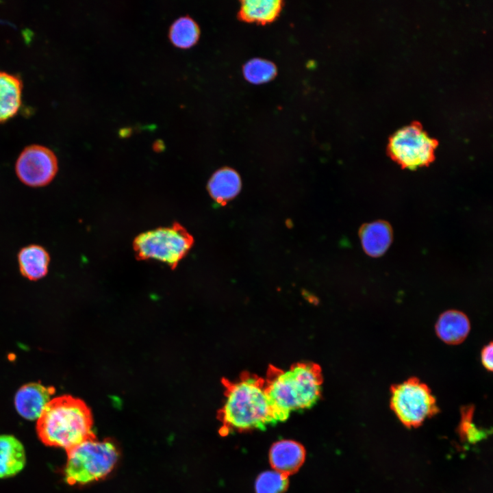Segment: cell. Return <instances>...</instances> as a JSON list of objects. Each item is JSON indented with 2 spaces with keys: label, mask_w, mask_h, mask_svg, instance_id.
<instances>
[{
  "label": "cell",
  "mask_w": 493,
  "mask_h": 493,
  "mask_svg": "<svg viewBox=\"0 0 493 493\" xmlns=\"http://www.w3.org/2000/svg\"><path fill=\"white\" fill-rule=\"evenodd\" d=\"M118 456L112 441L90 438L67 451L65 480L71 485H84L103 479L114 469Z\"/></svg>",
  "instance_id": "cell-4"
},
{
  "label": "cell",
  "mask_w": 493,
  "mask_h": 493,
  "mask_svg": "<svg viewBox=\"0 0 493 493\" xmlns=\"http://www.w3.org/2000/svg\"><path fill=\"white\" fill-rule=\"evenodd\" d=\"M438 142L416 123L404 126L390 138V157L402 168L416 170L427 166L435 158Z\"/></svg>",
  "instance_id": "cell-7"
},
{
  "label": "cell",
  "mask_w": 493,
  "mask_h": 493,
  "mask_svg": "<svg viewBox=\"0 0 493 493\" xmlns=\"http://www.w3.org/2000/svg\"><path fill=\"white\" fill-rule=\"evenodd\" d=\"M92 425L91 411L82 400L62 395L47 404L38 419L36 431L45 444L67 452L94 437Z\"/></svg>",
  "instance_id": "cell-1"
},
{
  "label": "cell",
  "mask_w": 493,
  "mask_h": 493,
  "mask_svg": "<svg viewBox=\"0 0 493 493\" xmlns=\"http://www.w3.org/2000/svg\"><path fill=\"white\" fill-rule=\"evenodd\" d=\"M438 337L447 344H461L470 331L468 317L462 312L450 309L441 314L435 323Z\"/></svg>",
  "instance_id": "cell-11"
},
{
  "label": "cell",
  "mask_w": 493,
  "mask_h": 493,
  "mask_svg": "<svg viewBox=\"0 0 493 493\" xmlns=\"http://www.w3.org/2000/svg\"><path fill=\"white\" fill-rule=\"evenodd\" d=\"M288 483V475L275 470L265 471L255 481V493H283Z\"/></svg>",
  "instance_id": "cell-20"
},
{
  "label": "cell",
  "mask_w": 493,
  "mask_h": 493,
  "mask_svg": "<svg viewBox=\"0 0 493 493\" xmlns=\"http://www.w3.org/2000/svg\"><path fill=\"white\" fill-rule=\"evenodd\" d=\"M322 383L320 370L312 363H299L286 370L273 368L265 384L277 421L314 405L320 396Z\"/></svg>",
  "instance_id": "cell-2"
},
{
  "label": "cell",
  "mask_w": 493,
  "mask_h": 493,
  "mask_svg": "<svg viewBox=\"0 0 493 493\" xmlns=\"http://www.w3.org/2000/svg\"><path fill=\"white\" fill-rule=\"evenodd\" d=\"M200 36V28L197 22L189 16L178 18L170 25L168 37L176 47L188 49L194 45Z\"/></svg>",
  "instance_id": "cell-18"
},
{
  "label": "cell",
  "mask_w": 493,
  "mask_h": 493,
  "mask_svg": "<svg viewBox=\"0 0 493 493\" xmlns=\"http://www.w3.org/2000/svg\"><path fill=\"white\" fill-rule=\"evenodd\" d=\"M305 457L304 448L299 443L282 440L273 444L269 451V460L274 470L288 475L296 472Z\"/></svg>",
  "instance_id": "cell-10"
},
{
  "label": "cell",
  "mask_w": 493,
  "mask_h": 493,
  "mask_svg": "<svg viewBox=\"0 0 493 493\" xmlns=\"http://www.w3.org/2000/svg\"><path fill=\"white\" fill-rule=\"evenodd\" d=\"M193 242L187 230L175 223L138 236L133 246L138 259L155 260L174 268L186 256Z\"/></svg>",
  "instance_id": "cell-5"
},
{
  "label": "cell",
  "mask_w": 493,
  "mask_h": 493,
  "mask_svg": "<svg viewBox=\"0 0 493 493\" xmlns=\"http://www.w3.org/2000/svg\"><path fill=\"white\" fill-rule=\"evenodd\" d=\"M55 392L53 386H45L40 383L25 384L16 393V409L20 416L27 420L38 419Z\"/></svg>",
  "instance_id": "cell-9"
},
{
  "label": "cell",
  "mask_w": 493,
  "mask_h": 493,
  "mask_svg": "<svg viewBox=\"0 0 493 493\" xmlns=\"http://www.w3.org/2000/svg\"><path fill=\"white\" fill-rule=\"evenodd\" d=\"M242 71L246 81L254 84L268 82L277 75L276 66L272 62L261 58L248 61Z\"/></svg>",
  "instance_id": "cell-19"
},
{
  "label": "cell",
  "mask_w": 493,
  "mask_h": 493,
  "mask_svg": "<svg viewBox=\"0 0 493 493\" xmlns=\"http://www.w3.org/2000/svg\"><path fill=\"white\" fill-rule=\"evenodd\" d=\"M162 147H163V143H162V142H159V141H158V142H156L154 144V148H155V149L157 148L159 151H160V148H162Z\"/></svg>",
  "instance_id": "cell-23"
},
{
  "label": "cell",
  "mask_w": 493,
  "mask_h": 493,
  "mask_svg": "<svg viewBox=\"0 0 493 493\" xmlns=\"http://www.w3.org/2000/svg\"><path fill=\"white\" fill-rule=\"evenodd\" d=\"M240 3L238 16L242 21L263 25L274 21L283 6V1L276 0H246Z\"/></svg>",
  "instance_id": "cell-16"
},
{
  "label": "cell",
  "mask_w": 493,
  "mask_h": 493,
  "mask_svg": "<svg viewBox=\"0 0 493 493\" xmlns=\"http://www.w3.org/2000/svg\"><path fill=\"white\" fill-rule=\"evenodd\" d=\"M241 187L238 174L233 169L224 168L217 170L208 183V191L218 203L224 204L236 197Z\"/></svg>",
  "instance_id": "cell-17"
},
{
  "label": "cell",
  "mask_w": 493,
  "mask_h": 493,
  "mask_svg": "<svg viewBox=\"0 0 493 493\" xmlns=\"http://www.w3.org/2000/svg\"><path fill=\"white\" fill-rule=\"evenodd\" d=\"M58 169L55 154L50 149L40 144L26 147L16 162L18 179L31 187H41L49 184Z\"/></svg>",
  "instance_id": "cell-8"
},
{
  "label": "cell",
  "mask_w": 493,
  "mask_h": 493,
  "mask_svg": "<svg viewBox=\"0 0 493 493\" xmlns=\"http://www.w3.org/2000/svg\"><path fill=\"white\" fill-rule=\"evenodd\" d=\"M25 451L14 435H0V479L15 476L25 467Z\"/></svg>",
  "instance_id": "cell-13"
},
{
  "label": "cell",
  "mask_w": 493,
  "mask_h": 493,
  "mask_svg": "<svg viewBox=\"0 0 493 493\" xmlns=\"http://www.w3.org/2000/svg\"><path fill=\"white\" fill-rule=\"evenodd\" d=\"M220 419L223 428L228 430L262 429L277 422L265 381L246 375L235 382L227 383Z\"/></svg>",
  "instance_id": "cell-3"
},
{
  "label": "cell",
  "mask_w": 493,
  "mask_h": 493,
  "mask_svg": "<svg viewBox=\"0 0 493 493\" xmlns=\"http://www.w3.org/2000/svg\"><path fill=\"white\" fill-rule=\"evenodd\" d=\"M474 407L466 406L462 409V418L460 422V431L466 438L470 441H477L482 436V433L472 422Z\"/></svg>",
  "instance_id": "cell-21"
},
{
  "label": "cell",
  "mask_w": 493,
  "mask_h": 493,
  "mask_svg": "<svg viewBox=\"0 0 493 493\" xmlns=\"http://www.w3.org/2000/svg\"><path fill=\"white\" fill-rule=\"evenodd\" d=\"M23 84L13 74L0 71V123L12 117L21 103Z\"/></svg>",
  "instance_id": "cell-15"
},
{
  "label": "cell",
  "mask_w": 493,
  "mask_h": 493,
  "mask_svg": "<svg viewBox=\"0 0 493 493\" xmlns=\"http://www.w3.org/2000/svg\"><path fill=\"white\" fill-rule=\"evenodd\" d=\"M359 237L364 251L369 256L377 257L390 246L392 230L388 223L377 220L364 225L359 230Z\"/></svg>",
  "instance_id": "cell-12"
},
{
  "label": "cell",
  "mask_w": 493,
  "mask_h": 493,
  "mask_svg": "<svg viewBox=\"0 0 493 493\" xmlns=\"http://www.w3.org/2000/svg\"><path fill=\"white\" fill-rule=\"evenodd\" d=\"M18 261L21 274L28 279L35 281L47 275L50 256L42 246L31 244L21 249Z\"/></svg>",
  "instance_id": "cell-14"
},
{
  "label": "cell",
  "mask_w": 493,
  "mask_h": 493,
  "mask_svg": "<svg viewBox=\"0 0 493 493\" xmlns=\"http://www.w3.org/2000/svg\"><path fill=\"white\" fill-rule=\"evenodd\" d=\"M480 357L483 366L488 371L492 372L493 368V345L492 342L483 346Z\"/></svg>",
  "instance_id": "cell-22"
},
{
  "label": "cell",
  "mask_w": 493,
  "mask_h": 493,
  "mask_svg": "<svg viewBox=\"0 0 493 493\" xmlns=\"http://www.w3.org/2000/svg\"><path fill=\"white\" fill-rule=\"evenodd\" d=\"M390 393V407L406 427H418L438 412L430 388L417 377L393 384Z\"/></svg>",
  "instance_id": "cell-6"
}]
</instances>
